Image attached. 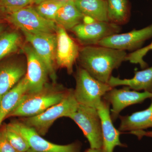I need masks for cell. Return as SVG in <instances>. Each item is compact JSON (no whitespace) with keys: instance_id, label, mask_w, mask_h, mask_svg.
Masks as SVG:
<instances>
[{"instance_id":"obj_1","label":"cell","mask_w":152,"mask_h":152,"mask_svg":"<svg viewBox=\"0 0 152 152\" xmlns=\"http://www.w3.org/2000/svg\"><path fill=\"white\" fill-rule=\"evenodd\" d=\"M127 55L125 51L96 45L82 48L78 59L81 67L93 77L108 84L113 71L126 61Z\"/></svg>"},{"instance_id":"obj_2","label":"cell","mask_w":152,"mask_h":152,"mask_svg":"<svg viewBox=\"0 0 152 152\" xmlns=\"http://www.w3.org/2000/svg\"><path fill=\"white\" fill-rule=\"evenodd\" d=\"M47 84L42 90L34 93H27L22 98L7 118H29L37 115L51 106L62 101L72 89L61 86Z\"/></svg>"},{"instance_id":"obj_3","label":"cell","mask_w":152,"mask_h":152,"mask_svg":"<svg viewBox=\"0 0 152 152\" xmlns=\"http://www.w3.org/2000/svg\"><path fill=\"white\" fill-rule=\"evenodd\" d=\"M78 104L73 94V90L62 101L35 116L23 118L21 121L32 128L42 136L46 134L49 129L58 119L68 117L77 108Z\"/></svg>"},{"instance_id":"obj_4","label":"cell","mask_w":152,"mask_h":152,"mask_svg":"<svg viewBox=\"0 0 152 152\" xmlns=\"http://www.w3.org/2000/svg\"><path fill=\"white\" fill-rule=\"evenodd\" d=\"M74 97L79 105L96 109L104 95L113 88L107 83L93 77L86 70L78 68L75 75Z\"/></svg>"},{"instance_id":"obj_5","label":"cell","mask_w":152,"mask_h":152,"mask_svg":"<svg viewBox=\"0 0 152 152\" xmlns=\"http://www.w3.org/2000/svg\"><path fill=\"white\" fill-rule=\"evenodd\" d=\"M68 118L73 121L88 141L90 148H102V132L100 118L96 108L79 105Z\"/></svg>"},{"instance_id":"obj_6","label":"cell","mask_w":152,"mask_h":152,"mask_svg":"<svg viewBox=\"0 0 152 152\" xmlns=\"http://www.w3.org/2000/svg\"><path fill=\"white\" fill-rule=\"evenodd\" d=\"M6 18L22 31L32 34L56 33L58 27L56 22L43 18L31 6L6 15Z\"/></svg>"},{"instance_id":"obj_7","label":"cell","mask_w":152,"mask_h":152,"mask_svg":"<svg viewBox=\"0 0 152 152\" xmlns=\"http://www.w3.org/2000/svg\"><path fill=\"white\" fill-rule=\"evenodd\" d=\"M23 32L26 41L31 44V46L46 66L49 77L53 83H56L57 77L54 64L56 62V35L54 33Z\"/></svg>"},{"instance_id":"obj_8","label":"cell","mask_w":152,"mask_h":152,"mask_svg":"<svg viewBox=\"0 0 152 152\" xmlns=\"http://www.w3.org/2000/svg\"><path fill=\"white\" fill-rule=\"evenodd\" d=\"M121 29L119 25L111 22L94 20L88 23H80L71 30L86 46L98 45L104 39L118 34Z\"/></svg>"},{"instance_id":"obj_9","label":"cell","mask_w":152,"mask_h":152,"mask_svg":"<svg viewBox=\"0 0 152 152\" xmlns=\"http://www.w3.org/2000/svg\"><path fill=\"white\" fill-rule=\"evenodd\" d=\"M112 106L110 115L112 121H115L120 116L121 112L129 106L142 102L148 99H152V93L131 90L129 87L123 88L111 89L102 98Z\"/></svg>"},{"instance_id":"obj_10","label":"cell","mask_w":152,"mask_h":152,"mask_svg":"<svg viewBox=\"0 0 152 152\" xmlns=\"http://www.w3.org/2000/svg\"><path fill=\"white\" fill-rule=\"evenodd\" d=\"M152 38V24L139 30L113 35L101 41L98 45L123 51H135Z\"/></svg>"},{"instance_id":"obj_11","label":"cell","mask_w":152,"mask_h":152,"mask_svg":"<svg viewBox=\"0 0 152 152\" xmlns=\"http://www.w3.org/2000/svg\"><path fill=\"white\" fill-rule=\"evenodd\" d=\"M12 126L23 136L30 148L38 152H80V145L78 142L66 145H58L48 141L32 128L21 121H14Z\"/></svg>"},{"instance_id":"obj_12","label":"cell","mask_w":152,"mask_h":152,"mask_svg":"<svg viewBox=\"0 0 152 152\" xmlns=\"http://www.w3.org/2000/svg\"><path fill=\"white\" fill-rule=\"evenodd\" d=\"M56 34V62L58 66L66 69L68 74H72L74 64L78 58L80 49L64 28L58 26Z\"/></svg>"},{"instance_id":"obj_13","label":"cell","mask_w":152,"mask_h":152,"mask_svg":"<svg viewBox=\"0 0 152 152\" xmlns=\"http://www.w3.org/2000/svg\"><path fill=\"white\" fill-rule=\"evenodd\" d=\"M23 51L27 59L25 75L28 82L27 93L36 92L47 84L48 71L45 63L31 45H25Z\"/></svg>"},{"instance_id":"obj_14","label":"cell","mask_w":152,"mask_h":152,"mask_svg":"<svg viewBox=\"0 0 152 152\" xmlns=\"http://www.w3.org/2000/svg\"><path fill=\"white\" fill-rule=\"evenodd\" d=\"M110 105L102 99L97 107L98 113L102 123L103 145L104 152H113L117 146L126 147L125 144L120 141L121 132L114 126L110 115Z\"/></svg>"},{"instance_id":"obj_15","label":"cell","mask_w":152,"mask_h":152,"mask_svg":"<svg viewBox=\"0 0 152 152\" xmlns=\"http://www.w3.org/2000/svg\"><path fill=\"white\" fill-rule=\"evenodd\" d=\"M108 84L113 88L124 86L137 91L152 93V66L136 71L131 79H121L112 76Z\"/></svg>"},{"instance_id":"obj_16","label":"cell","mask_w":152,"mask_h":152,"mask_svg":"<svg viewBox=\"0 0 152 152\" xmlns=\"http://www.w3.org/2000/svg\"><path fill=\"white\" fill-rule=\"evenodd\" d=\"M149 107L130 115L119 116L121 123L118 130L121 132L145 130L152 128V99Z\"/></svg>"},{"instance_id":"obj_17","label":"cell","mask_w":152,"mask_h":152,"mask_svg":"<svg viewBox=\"0 0 152 152\" xmlns=\"http://www.w3.org/2000/svg\"><path fill=\"white\" fill-rule=\"evenodd\" d=\"M28 92V82L24 76L0 100V127L3 121L19 103L24 95Z\"/></svg>"},{"instance_id":"obj_18","label":"cell","mask_w":152,"mask_h":152,"mask_svg":"<svg viewBox=\"0 0 152 152\" xmlns=\"http://www.w3.org/2000/svg\"><path fill=\"white\" fill-rule=\"evenodd\" d=\"M26 68L18 63L6 64L0 67V100L26 75Z\"/></svg>"},{"instance_id":"obj_19","label":"cell","mask_w":152,"mask_h":152,"mask_svg":"<svg viewBox=\"0 0 152 152\" xmlns=\"http://www.w3.org/2000/svg\"><path fill=\"white\" fill-rule=\"evenodd\" d=\"M84 17L74 1L65 0L57 12L55 22L66 30H72L82 23Z\"/></svg>"},{"instance_id":"obj_20","label":"cell","mask_w":152,"mask_h":152,"mask_svg":"<svg viewBox=\"0 0 152 152\" xmlns=\"http://www.w3.org/2000/svg\"><path fill=\"white\" fill-rule=\"evenodd\" d=\"M76 7L84 17L94 20L109 22L106 0H75Z\"/></svg>"},{"instance_id":"obj_21","label":"cell","mask_w":152,"mask_h":152,"mask_svg":"<svg viewBox=\"0 0 152 152\" xmlns=\"http://www.w3.org/2000/svg\"><path fill=\"white\" fill-rule=\"evenodd\" d=\"M109 22L118 25L124 24L129 20L127 0H107Z\"/></svg>"},{"instance_id":"obj_22","label":"cell","mask_w":152,"mask_h":152,"mask_svg":"<svg viewBox=\"0 0 152 152\" xmlns=\"http://www.w3.org/2000/svg\"><path fill=\"white\" fill-rule=\"evenodd\" d=\"M22 39L18 33L9 32L0 35V60L18 50Z\"/></svg>"},{"instance_id":"obj_23","label":"cell","mask_w":152,"mask_h":152,"mask_svg":"<svg viewBox=\"0 0 152 152\" xmlns=\"http://www.w3.org/2000/svg\"><path fill=\"white\" fill-rule=\"evenodd\" d=\"M1 130L11 145L18 151L26 152L30 148L27 140L11 124L4 126Z\"/></svg>"},{"instance_id":"obj_24","label":"cell","mask_w":152,"mask_h":152,"mask_svg":"<svg viewBox=\"0 0 152 152\" xmlns=\"http://www.w3.org/2000/svg\"><path fill=\"white\" fill-rule=\"evenodd\" d=\"M65 0H46L34 8L41 16L55 21L58 10Z\"/></svg>"},{"instance_id":"obj_25","label":"cell","mask_w":152,"mask_h":152,"mask_svg":"<svg viewBox=\"0 0 152 152\" xmlns=\"http://www.w3.org/2000/svg\"><path fill=\"white\" fill-rule=\"evenodd\" d=\"M36 2V0H0V12L6 15L14 12Z\"/></svg>"},{"instance_id":"obj_26","label":"cell","mask_w":152,"mask_h":152,"mask_svg":"<svg viewBox=\"0 0 152 152\" xmlns=\"http://www.w3.org/2000/svg\"><path fill=\"white\" fill-rule=\"evenodd\" d=\"M152 50V42L150 45L147 46L142 48L135 51L132 52L127 55L126 61H127L133 64H139L142 69L147 68L148 65L144 61V57L149 52Z\"/></svg>"},{"instance_id":"obj_27","label":"cell","mask_w":152,"mask_h":152,"mask_svg":"<svg viewBox=\"0 0 152 152\" xmlns=\"http://www.w3.org/2000/svg\"><path fill=\"white\" fill-rule=\"evenodd\" d=\"M0 152H19L14 148L0 130Z\"/></svg>"},{"instance_id":"obj_28","label":"cell","mask_w":152,"mask_h":152,"mask_svg":"<svg viewBox=\"0 0 152 152\" xmlns=\"http://www.w3.org/2000/svg\"><path fill=\"white\" fill-rule=\"evenodd\" d=\"M129 134H132L137 136L139 140L141 139L143 137H148L152 138V131H145V130L133 131L129 132Z\"/></svg>"},{"instance_id":"obj_29","label":"cell","mask_w":152,"mask_h":152,"mask_svg":"<svg viewBox=\"0 0 152 152\" xmlns=\"http://www.w3.org/2000/svg\"><path fill=\"white\" fill-rule=\"evenodd\" d=\"M85 152H104L102 149H97L92 148H90L89 149H88Z\"/></svg>"},{"instance_id":"obj_30","label":"cell","mask_w":152,"mask_h":152,"mask_svg":"<svg viewBox=\"0 0 152 152\" xmlns=\"http://www.w3.org/2000/svg\"><path fill=\"white\" fill-rule=\"evenodd\" d=\"M46 1V0H36L35 4H37V5L39 4L40 3H42V2L44 1Z\"/></svg>"},{"instance_id":"obj_31","label":"cell","mask_w":152,"mask_h":152,"mask_svg":"<svg viewBox=\"0 0 152 152\" xmlns=\"http://www.w3.org/2000/svg\"><path fill=\"white\" fill-rule=\"evenodd\" d=\"M3 29H4V26L2 24H0V34L2 32Z\"/></svg>"},{"instance_id":"obj_32","label":"cell","mask_w":152,"mask_h":152,"mask_svg":"<svg viewBox=\"0 0 152 152\" xmlns=\"http://www.w3.org/2000/svg\"><path fill=\"white\" fill-rule=\"evenodd\" d=\"M26 152H38L36 151H35L34 150H33L31 148H30L28 150V151H27Z\"/></svg>"},{"instance_id":"obj_33","label":"cell","mask_w":152,"mask_h":152,"mask_svg":"<svg viewBox=\"0 0 152 152\" xmlns=\"http://www.w3.org/2000/svg\"><path fill=\"white\" fill-rule=\"evenodd\" d=\"M3 23V21L1 20H0V24H2Z\"/></svg>"},{"instance_id":"obj_34","label":"cell","mask_w":152,"mask_h":152,"mask_svg":"<svg viewBox=\"0 0 152 152\" xmlns=\"http://www.w3.org/2000/svg\"><path fill=\"white\" fill-rule=\"evenodd\" d=\"M73 1H75V0H73Z\"/></svg>"}]
</instances>
